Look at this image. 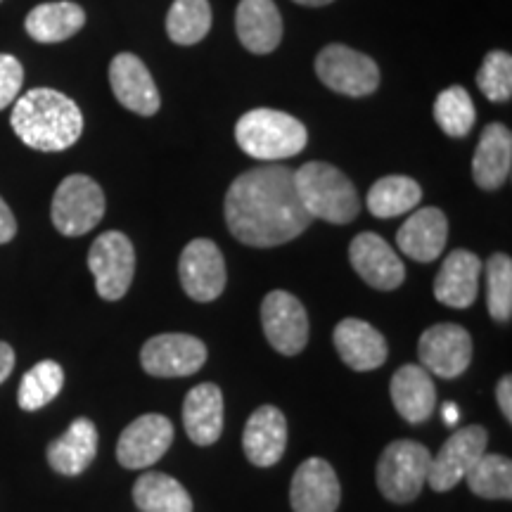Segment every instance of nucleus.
<instances>
[{"label": "nucleus", "mask_w": 512, "mask_h": 512, "mask_svg": "<svg viewBox=\"0 0 512 512\" xmlns=\"http://www.w3.org/2000/svg\"><path fill=\"white\" fill-rule=\"evenodd\" d=\"M230 235L247 247H278L311 226L287 166L268 164L238 176L226 195Z\"/></svg>", "instance_id": "f257e3e1"}, {"label": "nucleus", "mask_w": 512, "mask_h": 512, "mask_svg": "<svg viewBox=\"0 0 512 512\" xmlns=\"http://www.w3.org/2000/svg\"><path fill=\"white\" fill-rule=\"evenodd\" d=\"M12 128L31 150L62 152L83 133V114L72 98L53 88H34L15 102Z\"/></svg>", "instance_id": "f03ea898"}, {"label": "nucleus", "mask_w": 512, "mask_h": 512, "mask_svg": "<svg viewBox=\"0 0 512 512\" xmlns=\"http://www.w3.org/2000/svg\"><path fill=\"white\" fill-rule=\"evenodd\" d=\"M294 188L311 219H323L335 226L351 223L361 211L354 183L337 166L309 162L294 171Z\"/></svg>", "instance_id": "7ed1b4c3"}, {"label": "nucleus", "mask_w": 512, "mask_h": 512, "mask_svg": "<svg viewBox=\"0 0 512 512\" xmlns=\"http://www.w3.org/2000/svg\"><path fill=\"white\" fill-rule=\"evenodd\" d=\"M235 140L245 155L259 162H280L304 150L309 143L306 126L280 110H252L235 124Z\"/></svg>", "instance_id": "20e7f679"}, {"label": "nucleus", "mask_w": 512, "mask_h": 512, "mask_svg": "<svg viewBox=\"0 0 512 512\" xmlns=\"http://www.w3.org/2000/svg\"><path fill=\"white\" fill-rule=\"evenodd\" d=\"M432 453L418 441H392L377 463V486L392 503H411L427 484Z\"/></svg>", "instance_id": "39448f33"}, {"label": "nucleus", "mask_w": 512, "mask_h": 512, "mask_svg": "<svg viewBox=\"0 0 512 512\" xmlns=\"http://www.w3.org/2000/svg\"><path fill=\"white\" fill-rule=\"evenodd\" d=\"M50 216L55 228L67 238L91 233L105 216V192L91 176H67L55 190Z\"/></svg>", "instance_id": "423d86ee"}, {"label": "nucleus", "mask_w": 512, "mask_h": 512, "mask_svg": "<svg viewBox=\"0 0 512 512\" xmlns=\"http://www.w3.org/2000/svg\"><path fill=\"white\" fill-rule=\"evenodd\" d=\"M316 74L330 91L349 95V98H366L380 86V67L373 57L342 43H332L320 50L316 57Z\"/></svg>", "instance_id": "0eeeda50"}, {"label": "nucleus", "mask_w": 512, "mask_h": 512, "mask_svg": "<svg viewBox=\"0 0 512 512\" xmlns=\"http://www.w3.org/2000/svg\"><path fill=\"white\" fill-rule=\"evenodd\" d=\"M88 268L95 275V290L105 302H119L136 275V249L119 230H107L91 245Z\"/></svg>", "instance_id": "6e6552de"}, {"label": "nucleus", "mask_w": 512, "mask_h": 512, "mask_svg": "<svg viewBox=\"0 0 512 512\" xmlns=\"http://www.w3.org/2000/svg\"><path fill=\"white\" fill-rule=\"evenodd\" d=\"M261 325L268 344L283 356L302 354L309 344V313L294 294L285 290L266 294L261 304Z\"/></svg>", "instance_id": "1a4fd4ad"}, {"label": "nucleus", "mask_w": 512, "mask_h": 512, "mask_svg": "<svg viewBox=\"0 0 512 512\" xmlns=\"http://www.w3.org/2000/svg\"><path fill=\"white\" fill-rule=\"evenodd\" d=\"M486 444H489V434L479 425H470L453 432L446 439V444L439 448L437 456H432L427 484L434 491H439V494L451 491L453 486L463 482L467 472L472 470V465L484 456Z\"/></svg>", "instance_id": "9d476101"}, {"label": "nucleus", "mask_w": 512, "mask_h": 512, "mask_svg": "<svg viewBox=\"0 0 512 512\" xmlns=\"http://www.w3.org/2000/svg\"><path fill=\"white\" fill-rule=\"evenodd\" d=\"M418 354L427 373L456 380L470 368L472 339L470 332L456 323H439L422 332Z\"/></svg>", "instance_id": "9b49d317"}, {"label": "nucleus", "mask_w": 512, "mask_h": 512, "mask_svg": "<svg viewBox=\"0 0 512 512\" xmlns=\"http://www.w3.org/2000/svg\"><path fill=\"white\" fill-rule=\"evenodd\" d=\"M207 361V347L192 335L166 332L147 339L140 349L143 370L152 377H188Z\"/></svg>", "instance_id": "f8f14e48"}, {"label": "nucleus", "mask_w": 512, "mask_h": 512, "mask_svg": "<svg viewBox=\"0 0 512 512\" xmlns=\"http://www.w3.org/2000/svg\"><path fill=\"white\" fill-rule=\"evenodd\" d=\"M181 285L190 299L209 304L226 290V261L211 240H192L178 261Z\"/></svg>", "instance_id": "ddd939ff"}, {"label": "nucleus", "mask_w": 512, "mask_h": 512, "mask_svg": "<svg viewBox=\"0 0 512 512\" xmlns=\"http://www.w3.org/2000/svg\"><path fill=\"white\" fill-rule=\"evenodd\" d=\"M174 422L164 415H140L121 432L117 444V460L128 470H143L155 465L174 444Z\"/></svg>", "instance_id": "4468645a"}, {"label": "nucleus", "mask_w": 512, "mask_h": 512, "mask_svg": "<svg viewBox=\"0 0 512 512\" xmlns=\"http://www.w3.org/2000/svg\"><path fill=\"white\" fill-rule=\"evenodd\" d=\"M349 261L354 271L375 290H396L406 278V268L399 254L375 233H361L351 240Z\"/></svg>", "instance_id": "2eb2a0df"}, {"label": "nucleus", "mask_w": 512, "mask_h": 512, "mask_svg": "<svg viewBox=\"0 0 512 512\" xmlns=\"http://www.w3.org/2000/svg\"><path fill=\"white\" fill-rule=\"evenodd\" d=\"M110 83L114 98L126 110L136 112L140 117H152V114H157L159 105H162L157 83L138 55L119 53L114 57L110 64Z\"/></svg>", "instance_id": "dca6fc26"}, {"label": "nucleus", "mask_w": 512, "mask_h": 512, "mask_svg": "<svg viewBox=\"0 0 512 512\" xmlns=\"http://www.w3.org/2000/svg\"><path fill=\"white\" fill-rule=\"evenodd\" d=\"M339 479L323 458H309L294 472L290 505L294 512H335L339 508Z\"/></svg>", "instance_id": "f3484780"}, {"label": "nucleus", "mask_w": 512, "mask_h": 512, "mask_svg": "<svg viewBox=\"0 0 512 512\" xmlns=\"http://www.w3.org/2000/svg\"><path fill=\"white\" fill-rule=\"evenodd\" d=\"M482 259L467 249H456L446 256L444 266L434 278V297L451 309H470L479 294Z\"/></svg>", "instance_id": "a211bd4d"}, {"label": "nucleus", "mask_w": 512, "mask_h": 512, "mask_svg": "<svg viewBox=\"0 0 512 512\" xmlns=\"http://www.w3.org/2000/svg\"><path fill=\"white\" fill-rule=\"evenodd\" d=\"M245 456L256 467H271L287 448V420L280 408L261 406L249 415L242 434Z\"/></svg>", "instance_id": "6ab92c4d"}, {"label": "nucleus", "mask_w": 512, "mask_h": 512, "mask_svg": "<svg viewBox=\"0 0 512 512\" xmlns=\"http://www.w3.org/2000/svg\"><path fill=\"white\" fill-rule=\"evenodd\" d=\"M332 342L339 358L358 373H368L387 361V342L382 332L361 318H344L335 328Z\"/></svg>", "instance_id": "aec40b11"}, {"label": "nucleus", "mask_w": 512, "mask_h": 512, "mask_svg": "<svg viewBox=\"0 0 512 512\" xmlns=\"http://www.w3.org/2000/svg\"><path fill=\"white\" fill-rule=\"evenodd\" d=\"M448 240V221L444 211L437 207H425L413 211L408 221L396 233V245L408 259L430 264L439 259Z\"/></svg>", "instance_id": "412c9836"}, {"label": "nucleus", "mask_w": 512, "mask_h": 512, "mask_svg": "<svg viewBox=\"0 0 512 512\" xmlns=\"http://www.w3.org/2000/svg\"><path fill=\"white\" fill-rule=\"evenodd\" d=\"M235 29L249 53L268 55L283 41V17L273 0H240Z\"/></svg>", "instance_id": "4be33fe9"}, {"label": "nucleus", "mask_w": 512, "mask_h": 512, "mask_svg": "<svg viewBox=\"0 0 512 512\" xmlns=\"http://www.w3.org/2000/svg\"><path fill=\"white\" fill-rule=\"evenodd\" d=\"M183 427L197 446L216 444L223 432V394L216 384L192 387L183 403Z\"/></svg>", "instance_id": "5701e85b"}, {"label": "nucleus", "mask_w": 512, "mask_h": 512, "mask_svg": "<svg viewBox=\"0 0 512 512\" xmlns=\"http://www.w3.org/2000/svg\"><path fill=\"white\" fill-rule=\"evenodd\" d=\"M512 136L503 124H489L479 136L472 176L482 190H498L510 178Z\"/></svg>", "instance_id": "b1692460"}, {"label": "nucleus", "mask_w": 512, "mask_h": 512, "mask_svg": "<svg viewBox=\"0 0 512 512\" xmlns=\"http://www.w3.org/2000/svg\"><path fill=\"white\" fill-rule=\"evenodd\" d=\"M46 456L48 465L60 475H81L98 456V427L88 418H76L62 437L50 441Z\"/></svg>", "instance_id": "393cba45"}, {"label": "nucleus", "mask_w": 512, "mask_h": 512, "mask_svg": "<svg viewBox=\"0 0 512 512\" xmlns=\"http://www.w3.org/2000/svg\"><path fill=\"white\" fill-rule=\"evenodd\" d=\"M389 392H392L394 408L401 418L413 422V425L425 422L437 406V389H434L430 373L415 363L396 370Z\"/></svg>", "instance_id": "a878e982"}, {"label": "nucleus", "mask_w": 512, "mask_h": 512, "mask_svg": "<svg viewBox=\"0 0 512 512\" xmlns=\"http://www.w3.org/2000/svg\"><path fill=\"white\" fill-rule=\"evenodd\" d=\"M86 24V12L81 5L60 0V3L36 5L27 15V34L38 43H62L79 34Z\"/></svg>", "instance_id": "bb28decb"}, {"label": "nucleus", "mask_w": 512, "mask_h": 512, "mask_svg": "<svg viewBox=\"0 0 512 512\" xmlns=\"http://www.w3.org/2000/svg\"><path fill=\"white\" fill-rule=\"evenodd\" d=\"M133 503L140 512H192V498L181 482L164 472L140 475L133 486Z\"/></svg>", "instance_id": "cd10ccee"}, {"label": "nucleus", "mask_w": 512, "mask_h": 512, "mask_svg": "<svg viewBox=\"0 0 512 512\" xmlns=\"http://www.w3.org/2000/svg\"><path fill=\"white\" fill-rule=\"evenodd\" d=\"M420 200L418 181L408 176H384L368 192V209L377 219H394L418 207Z\"/></svg>", "instance_id": "c85d7f7f"}, {"label": "nucleus", "mask_w": 512, "mask_h": 512, "mask_svg": "<svg viewBox=\"0 0 512 512\" xmlns=\"http://www.w3.org/2000/svg\"><path fill=\"white\" fill-rule=\"evenodd\" d=\"M472 494L489 501H510L512 498V463L501 453H484L465 475Z\"/></svg>", "instance_id": "c756f323"}, {"label": "nucleus", "mask_w": 512, "mask_h": 512, "mask_svg": "<svg viewBox=\"0 0 512 512\" xmlns=\"http://www.w3.org/2000/svg\"><path fill=\"white\" fill-rule=\"evenodd\" d=\"M211 29L209 0H174L166 15V34L178 46H195Z\"/></svg>", "instance_id": "7c9ffc66"}, {"label": "nucleus", "mask_w": 512, "mask_h": 512, "mask_svg": "<svg viewBox=\"0 0 512 512\" xmlns=\"http://www.w3.org/2000/svg\"><path fill=\"white\" fill-rule=\"evenodd\" d=\"M64 387V370L55 361H41L22 377L17 403L22 411H38L48 406Z\"/></svg>", "instance_id": "2f4dec72"}, {"label": "nucleus", "mask_w": 512, "mask_h": 512, "mask_svg": "<svg viewBox=\"0 0 512 512\" xmlns=\"http://www.w3.org/2000/svg\"><path fill=\"white\" fill-rule=\"evenodd\" d=\"M434 119L446 136L465 138L477 121L470 93L463 86H451L441 91L437 102H434Z\"/></svg>", "instance_id": "473e14b6"}, {"label": "nucleus", "mask_w": 512, "mask_h": 512, "mask_svg": "<svg viewBox=\"0 0 512 512\" xmlns=\"http://www.w3.org/2000/svg\"><path fill=\"white\" fill-rule=\"evenodd\" d=\"M486 304L491 318L508 323L512 316V261L508 254H494L486 261Z\"/></svg>", "instance_id": "72a5a7b5"}, {"label": "nucleus", "mask_w": 512, "mask_h": 512, "mask_svg": "<svg viewBox=\"0 0 512 512\" xmlns=\"http://www.w3.org/2000/svg\"><path fill=\"white\" fill-rule=\"evenodd\" d=\"M477 86L491 102L512 98V57L503 50H491L477 74Z\"/></svg>", "instance_id": "f704fd0d"}, {"label": "nucleus", "mask_w": 512, "mask_h": 512, "mask_svg": "<svg viewBox=\"0 0 512 512\" xmlns=\"http://www.w3.org/2000/svg\"><path fill=\"white\" fill-rule=\"evenodd\" d=\"M24 83V67L15 55H0V110L17 100Z\"/></svg>", "instance_id": "c9c22d12"}, {"label": "nucleus", "mask_w": 512, "mask_h": 512, "mask_svg": "<svg viewBox=\"0 0 512 512\" xmlns=\"http://www.w3.org/2000/svg\"><path fill=\"white\" fill-rule=\"evenodd\" d=\"M17 235V221L8 204L0 197V245L10 242Z\"/></svg>", "instance_id": "e433bc0d"}, {"label": "nucleus", "mask_w": 512, "mask_h": 512, "mask_svg": "<svg viewBox=\"0 0 512 512\" xmlns=\"http://www.w3.org/2000/svg\"><path fill=\"white\" fill-rule=\"evenodd\" d=\"M496 399H498V408L505 415V420L512 422V377L505 375L498 380L496 387Z\"/></svg>", "instance_id": "4c0bfd02"}, {"label": "nucleus", "mask_w": 512, "mask_h": 512, "mask_svg": "<svg viewBox=\"0 0 512 512\" xmlns=\"http://www.w3.org/2000/svg\"><path fill=\"white\" fill-rule=\"evenodd\" d=\"M12 368H15V351H12L10 344L0 342V384L8 380Z\"/></svg>", "instance_id": "58836bf2"}, {"label": "nucleus", "mask_w": 512, "mask_h": 512, "mask_svg": "<svg viewBox=\"0 0 512 512\" xmlns=\"http://www.w3.org/2000/svg\"><path fill=\"white\" fill-rule=\"evenodd\" d=\"M441 415H444V422L448 427H456L458 425V418H460V411L456 403H444V408H441Z\"/></svg>", "instance_id": "ea45409f"}, {"label": "nucleus", "mask_w": 512, "mask_h": 512, "mask_svg": "<svg viewBox=\"0 0 512 512\" xmlns=\"http://www.w3.org/2000/svg\"><path fill=\"white\" fill-rule=\"evenodd\" d=\"M294 3L306 5V8H323V5L335 3V0H294Z\"/></svg>", "instance_id": "a19ab883"}]
</instances>
